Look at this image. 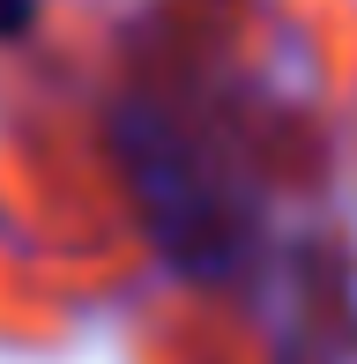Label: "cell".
<instances>
[{
    "label": "cell",
    "instance_id": "obj_1",
    "mask_svg": "<svg viewBox=\"0 0 357 364\" xmlns=\"http://www.w3.org/2000/svg\"><path fill=\"white\" fill-rule=\"evenodd\" d=\"M30 15H38V0H0V38H23Z\"/></svg>",
    "mask_w": 357,
    "mask_h": 364
}]
</instances>
